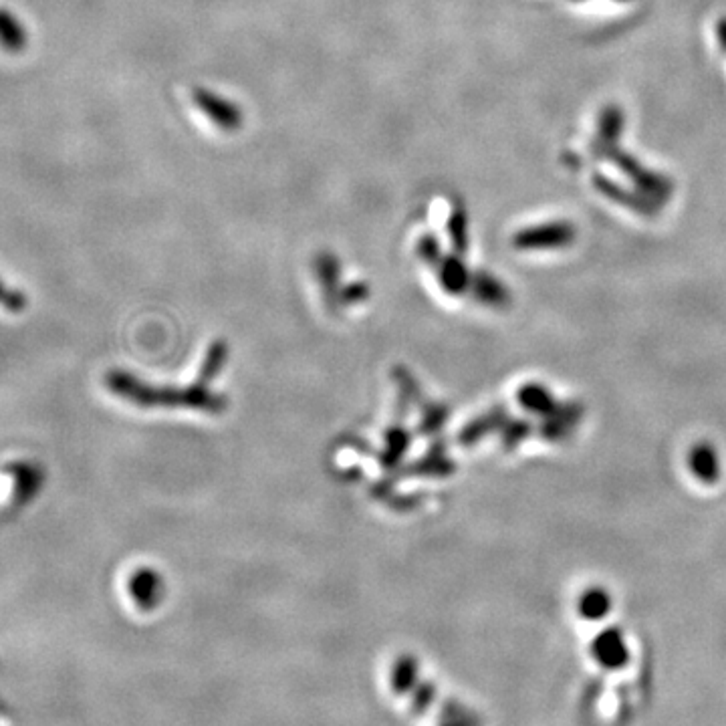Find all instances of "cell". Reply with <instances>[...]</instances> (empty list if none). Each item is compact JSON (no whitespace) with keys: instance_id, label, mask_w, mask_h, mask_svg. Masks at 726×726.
Listing matches in <instances>:
<instances>
[{"instance_id":"1","label":"cell","mask_w":726,"mask_h":726,"mask_svg":"<svg viewBox=\"0 0 726 726\" xmlns=\"http://www.w3.org/2000/svg\"><path fill=\"white\" fill-rule=\"evenodd\" d=\"M45 470L29 458L0 462V509H23L43 489Z\"/></svg>"},{"instance_id":"2","label":"cell","mask_w":726,"mask_h":726,"mask_svg":"<svg viewBox=\"0 0 726 726\" xmlns=\"http://www.w3.org/2000/svg\"><path fill=\"white\" fill-rule=\"evenodd\" d=\"M577 232L571 222H549L523 228L515 234L513 245L521 251H557L571 247Z\"/></svg>"},{"instance_id":"3","label":"cell","mask_w":726,"mask_h":726,"mask_svg":"<svg viewBox=\"0 0 726 726\" xmlns=\"http://www.w3.org/2000/svg\"><path fill=\"white\" fill-rule=\"evenodd\" d=\"M642 192L644 196H648L650 200L656 202H666L672 194V182L660 174L650 172L648 168H644L638 160H634L632 156L620 152L618 148L608 156Z\"/></svg>"},{"instance_id":"4","label":"cell","mask_w":726,"mask_h":726,"mask_svg":"<svg viewBox=\"0 0 726 726\" xmlns=\"http://www.w3.org/2000/svg\"><path fill=\"white\" fill-rule=\"evenodd\" d=\"M194 101L204 111V115L210 117L222 132H236L242 126V121H245L240 109L232 101L222 99L212 91L196 89Z\"/></svg>"},{"instance_id":"5","label":"cell","mask_w":726,"mask_h":726,"mask_svg":"<svg viewBox=\"0 0 726 726\" xmlns=\"http://www.w3.org/2000/svg\"><path fill=\"white\" fill-rule=\"evenodd\" d=\"M591 654L605 670H620L630 660V650L620 628L603 630L591 644Z\"/></svg>"},{"instance_id":"6","label":"cell","mask_w":726,"mask_h":726,"mask_svg":"<svg viewBox=\"0 0 726 726\" xmlns=\"http://www.w3.org/2000/svg\"><path fill=\"white\" fill-rule=\"evenodd\" d=\"M622 132H624V111L618 105H608L599 115L597 140L593 152L601 158H608L618 148Z\"/></svg>"},{"instance_id":"7","label":"cell","mask_w":726,"mask_h":726,"mask_svg":"<svg viewBox=\"0 0 726 726\" xmlns=\"http://www.w3.org/2000/svg\"><path fill=\"white\" fill-rule=\"evenodd\" d=\"M593 186L605 196L614 200L616 204H622L638 214H644V216H654L656 214V204L654 200H650L648 196L644 194H634V192H628L626 188H622L618 182L605 178L601 174H595L593 176Z\"/></svg>"},{"instance_id":"8","label":"cell","mask_w":726,"mask_h":726,"mask_svg":"<svg viewBox=\"0 0 726 726\" xmlns=\"http://www.w3.org/2000/svg\"><path fill=\"white\" fill-rule=\"evenodd\" d=\"M690 472L704 484H714L720 478V458L710 442H698L688 452Z\"/></svg>"},{"instance_id":"9","label":"cell","mask_w":726,"mask_h":726,"mask_svg":"<svg viewBox=\"0 0 726 726\" xmlns=\"http://www.w3.org/2000/svg\"><path fill=\"white\" fill-rule=\"evenodd\" d=\"M581 406L577 404H567V406H557L549 416L547 420L543 422V436L551 442H559L563 438L569 436V432L577 426V422L581 420Z\"/></svg>"},{"instance_id":"10","label":"cell","mask_w":726,"mask_h":726,"mask_svg":"<svg viewBox=\"0 0 726 726\" xmlns=\"http://www.w3.org/2000/svg\"><path fill=\"white\" fill-rule=\"evenodd\" d=\"M610 610H612V597L603 587L585 589L577 601L579 616L585 620H591V622L605 618Z\"/></svg>"},{"instance_id":"11","label":"cell","mask_w":726,"mask_h":726,"mask_svg":"<svg viewBox=\"0 0 726 726\" xmlns=\"http://www.w3.org/2000/svg\"><path fill=\"white\" fill-rule=\"evenodd\" d=\"M519 402L527 412L537 416H549L557 408L553 394L541 384L523 386V390L519 392Z\"/></svg>"},{"instance_id":"12","label":"cell","mask_w":726,"mask_h":726,"mask_svg":"<svg viewBox=\"0 0 726 726\" xmlns=\"http://www.w3.org/2000/svg\"><path fill=\"white\" fill-rule=\"evenodd\" d=\"M472 289L482 303H489L493 307H503L509 303V291L505 289V285L487 273H480L474 277Z\"/></svg>"},{"instance_id":"13","label":"cell","mask_w":726,"mask_h":726,"mask_svg":"<svg viewBox=\"0 0 726 726\" xmlns=\"http://www.w3.org/2000/svg\"><path fill=\"white\" fill-rule=\"evenodd\" d=\"M27 43L23 25L7 11L0 9V45L11 53H19Z\"/></svg>"},{"instance_id":"14","label":"cell","mask_w":726,"mask_h":726,"mask_svg":"<svg viewBox=\"0 0 726 726\" xmlns=\"http://www.w3.org/2000/svg\"><path fill=\"white\" fill-rule=\"evenodd\" d=\"M440 281L446 287V291L448 293H454V295L466 291V287L470 285L468 271H466V267L456 257H450V259H444L442 261V265H440Z\"/></svg>"},{"instance_id":"15","label":"cell","mask_w":726,"mask_h":726,"mask_svg":"<svg viewBox=\"0 0 726 726\" xmlns=\"http://www.w3.org/2000/svg\"><path fill=\"white\" fill-rule=\"evenodd\" d=\"M27 309V301L23 293L11 289L3 279H0V313L19 315Z\"/></svg>"},{"instance_id":"16","label":"cell","mask_w":726,"mask_h":726,"mask_svg":"<svg viewBox=\"0 0 726 726\" xmlns=\"http://www.w3.org/2000/svg\"><path fill=\"white\" fill-rule=\"evenodd\" d=\"M448 232H450V238L454 242L456 251H466L468 247V226H466V214L458 208L456 212H452L450 220H448Z\"/></svg>"},{"instance_id":"17","label":"cell","mask_w":726,"mask_h":726,"mask_svg":"<svg viewBox=\"0 0 726 726\" xmlns=\"http://www.w3.org/2000/svg\"><path fill=\"white\" fill-rule=\"evenodd\" d=\"M525 436H529V426L525 422H509L505 426V446L507 448L521 444L525 440Z\"/></svg>"},{"instance_id":"18","label":"cell","mask_w":726,"mask_h":726,"mask_svg":"<svg viewBox=\"0 0 726 726\" xmlns=\"http://www.w3.org/2000/svg\"><path fill=\"white\" fill-rule=\"evenodd\" d=\"M716 35H718V43H720L722 51L726 53V19H720V21H718V27H716Z\"/></svg>"}]
</instances>
